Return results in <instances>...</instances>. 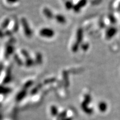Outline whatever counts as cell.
<instances>
[{"label":"cell","mask_w":120,"mask_h":120,"mask_svg":"<svg viewBox=\"0 0 120 120\" xmlns=\"http://www.w3.org/2000/svg\"><path fill=\"white\" fill-rule=\"evenodd\" d=\"M26 95V92L25 91H22L18 94L17 96V101H21L22 99L23 98V97Z\"/></svg>","instance_id":"cell-7"},{"label":"cell","mask_w":120,"mask_h":120,"mask_svg":"<svg viewBox=\"0 0 120 120\" xmlns=\"http://www.w3.org/2000/svg\"><path fill=\"white\" fill-rule=\"evenodd\" d=\"M13 52V49L12 47H8V49H7V54H8V55H10V54H11L12 52Z\"/></svg>","instance_id":"cell-11"},{"label":"cell","mask_w":120,"mask_h":120,"mask_svg":"<svg viewBox=\"0 0 120 120\" xmlns=\"http://www.w3.org/2000/svg\"><path fill=\"white\" fill-rule=\"evenodd\" d=\"M22 22L24 26V30H25V34H26L27 36L31 37V35H32V31L30 30L29 26H28V23L26 22V19H22Z\"/></svg>","instance_id":"cell-2"},{"label":"cell","mask_w":120,"mask_h":120,"mask_svg":"<svg viewBox=\"0 0 120 120\" xmlns=\"http://www.w3.org/2000/svg\"><path fill=\"white\" fill-rule=\"evenodd\" d=\"M3 36V34L1 32V31H0V37H2Z\"/></svg>","instance_id":"cell-14"},{"label":"cell","mask_w":120,"mask_h":120,"mask_svg":"<svg viewBox=\"0 0 120 120\" xmlns=\"http://www.w3.org/2000/svg\"><path fill=\"white\" fill-rule=\"evenodd\" d=\"M63 120H72V118L71 117H66L65 118H64Z\"/></svg>","instance_id":"cell-13"},{"label":"cell","mask_w":120,"mask_h":120,"mask_svg":"<svg viewBox=\"0 0 120 120\" xmlns=\"http://www.w3.org/2000/svg\"><path fill=\"white\" fill-rule=\"evenodd\" d=\"M40 34L43 37H52L54 35V32L49 28H43L40 31Z\"/></svg>","instance_id":"cell-1"},{"label":"cell","mask_w":120,"mask_h":120,"mask_svg":"<svg viewBox=\"0 0 120 120\" xmlns=\"http://www.w3.org/2000/svg\"><path fill=\"white\" fill-rule=\"evenodd\" d=\"M56 19L58 22L61 23H64L66 22V19H64V16H61V15H57V16H56Z\"/></svg>","instance_id":"cell-4"},{"label":"cell","mask_w":120,"mask_h":120,"mask_svg":"<svg viewBox=\"0 0 120 120\" xmlns=\"http://www.w3.org/2000/svg\"><path fill=\"white\" fill-rule=\"evenodd\" d=\"M67 116V112L66 111H64L62 113H61L59 115H58V117L57 120H63L64 118L66 117Z\"/></svg>","instance_id":"cell-5"},{"label":"cell","mask_w":120,"mask_h":120,"mask_svg":"<svg viewBox=\"0 0 120 120\" xmlns=\"http://www.w3.org/2000/svg\"><path fill=\"white\" fill-rule=\"evenodd\" d=\"M51 114L53 116H57L58 115V109L56 106H52L51 109Z\"/></svg>","instance_id":"cell-6"},{"label":"cell","mask_w":120,"mask_h":120,"mask_svg":"<svg viewBox=\"0 0 120 120\" xmlns=\"http://www.w3.org/2000/svg\"><path fill=\"white\" fill-rule=\"evenodd\" d=\"M9 22H10V21L8 20V19H6L5 21H4V23L2 24V28H4L6 27V26H8V23H9Z\"/></svg>","instance_id":"cell-10"},{"label":"cell","mask_w":120,"mask_h":120,"mask_svg":"<svg viewBox=\"0 0 120 120\" xmlns=\"http://www.w3.org/2000/svg\"><path fill=\"white\" fill-rule=\"evenodd\" d=\"M7 2L8 3H10V4H12V3H15L17 2L19 0H6Z\"/></svg>","instance_id":"cell-12"},{"label":"cell","mask_w":120,"mask_h":120,"mask_svg":"<svg viewBox=\"0 0 120 120\" xmlns=\"http://www.w3.org/2000/svg\"><path fill=\"white\" fill-rule=\"evenodd\" d=\"M66 8L68 9V10H70L72 7H73V4H72L71 2H70V1H67L66 2Z\"/></svg>","instance_id":"cell-9"},{"label":"cell","mask_w":120,"mask_h":120,"mask_svg":"<svg viewBox=\"0 0 120 120\" xmlns=\"http://www.w3.org/2000/svg\"><path fill=\"white\" fill-rule=\"evenodd\" d=\"M10 90L7 88H2L1 87H0V94H7V93H8Z\"/></svg>","instance_id":"cell-8"},{"label":"cell","mask_w":120,"mask_h":120,"mask_svg":"<svg viewBox=\"0 0 120 120\" xmlns=\"http://www.w3.org/2000/svg\"><path fill=\"white\" fill-rule=\"evenodd\" d=\"M43 12H44V14L46 15V16L48 17V19H52V17H53V15L51 12V11L50 10H49L48 8H44L43 10Z\"/></svg>","instance_id":"cell-3"}]
</instances>
